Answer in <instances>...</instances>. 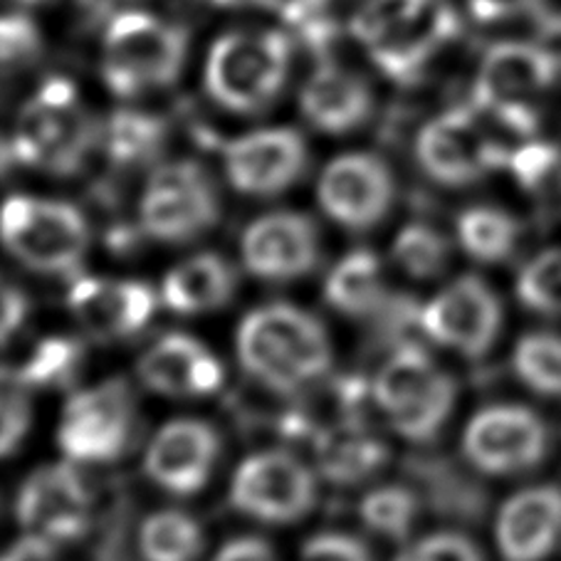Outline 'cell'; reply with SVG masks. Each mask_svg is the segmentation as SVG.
<instances>
[{"label": "cell", "instance_id": "obj_1", "mask_svg": "<svg viewBox=\"0 0 561 561\" xmlns=\"http://www.w3.org/2000/svg\"><path fill=\"white\" fill-rule=\"evenodd\" d=\"M236 352L250 379L283 396L305 391L332 366V342L322 322L287 302L253 309L238 327Z\"/></svg>", "mask_w": 561, "mask_h": 561}, {"label": "cell", "instance_id": "obj_2", "mask_svg": "<svg viewBox=\"0 0 561 561\" xmlns=\"http://www.w3.org/2000/svg\"><path fill=\"white\" fill-rule=\"evenodd\" d=\"M352 33L374 65L396 82H411L460 33L450 0H366Z\"/></svg>", "mask_w": 561, "mask_h": 561}, {"label": "cell", "instance_id": "obj_3", "mask_svg": "<svg viewBox=\"0 0 561 561\" xmlns=\"http://www.w3.org/2000/svg\"><path fill=\"white\" fill-rule=\"evenodd\" d=\"M371 393L401 438L433 443L456 409L458 386L423 346L405 342L376 371Z\"/></svg>", "mask_w": 561, "mask_h": 561}, {"label": "cell", "instance_id": "obj_4", "mask_svg": "<svg viewBox=\"0 0 561 561\" xmlns=\"http://www.w3.org/2000/svg\"><path fill=\"white\" fill-rule=\"evenodd\" d=\"M96 141V127L75 84L47 80L18 117L13 151L25 167L72 176L84 167Z\"/></svg>", "mask_w": 561, "mask_h": 561}, {"label": "cell", "instance_id": "obj_5", "mask_svg": "<svg viewBox=\"0 0 561 561\" xmlns=\"http://www.w3.org/2000/svg\"><path fill=\"white\" fill-rule=\"evenodd\" d=\"M289 53L293 45L277 31L222 35L208 55L206 90L228 112H263L285 90Z\"/></svg>", "mask_w": 561, "mask_h": 561}, {"label": "cell", "instance_id": "obj_6", "mask_svg": "<svg viewBox=\"0 0 561 561\" xmlns=\"http://www.w3.org/2000/svg\"><path fill=\"white\" fill-rule=\"evenodd\" d=\"M188 55L183 27L129 11L114 18L102 43V75L112 92L137 96L179 80Z\"/></svg>", "mask_w": 561, "mask_h": 561}, {"label": "cell", "instance_id": "obj_7", "mask_svg": "<svg viewBox=\"0 0 561 561\" xmlns=\"http://www.w3.org/2000/svg\"><path fill=\"white\" fill-rule=\"evenodd\" d=\"M0 243L43 275H75L90 250V226L72 203L11 196L0 206Z\"/></svg>", "mask_w": 561, "mask_h": 561}, {"label": "cell", "instance_id": "obj_8", "mask_svg": "<svg viewBox=\"0 0 561 561\" xmlns=\"http://www.w3.org/2000/svg\"><path fill=\"white\" fill-rule=\"evenodd\" d=\"M137 428V403L124 381L112 379L77 391L65 403L57 445L70 462L102 466L127 453Z\"/></svg>", "mask_w": 561, "mask_h": 561}, {"label": "cell", "instance_id": "obj_9", "mask_svg": "<svg viewBox=\"0 0 561 561\" xmlns=\"http://www.w3.org/2000/svg\"><path fill=\"white\" fill-rule=\"evenodd\" d=\"M220 198L206 169L193 161L163 163L151 173L139 203V220L159 243H191L216 226Z\"/></svg>", "mask_w": 561, "mask_h": 561}, {"label": "cell", "instance_id": "obj_10", "mask_svg": "<svg viewBox=\"0 0 561 561\" xmlns=\"http://www.w3.org/2000/svg\"><path fill=\"white\" fill-rule=\"evenodd\" d=\"M314 502V472L287 450L253 453L230 482V505L265 525H295L312 512Z\"/></svg>", "mask_w": 561, "mask_h": 561}, {"label": "cell", "instance_id": "obj_11", "mask_svg": "<svg viewBox=\"0 0 561 561\" xmlns=\"http://www.w3.org/2000/svg\"><path fill=\"white\" fill-rule=\"evenodd\" d=\"M549 428L537 411L495 403L472 415L462 433V456L485 476L510 478L541 466L549 453Z\"/></svg>", "mask_w": 561, "mask_h": 561}, {"label": "cell", "instance_id": "obj_12", "mask_svg": "<svg viewBox=\"0 0 561 561\" xmlns=\"http://www.w3.org/2000/svg\"><path fill=\"white\" fill-rule=\"evenodd\" d=\"M421 332L445 350L480 359L502 332L500 297L485 279L462 275L423 305Z\"/></svg>", "mask_w": 561, "mask_h": 561}, {"label": "cell", "instance_id": "obj_13", "mask_svg": "<svg viewBox=\"0 0 561 561\" xmlns=\"http://www.w3.org/2000/svg\"><path fill=\"white\" fill-rule=\"evenodd\" d=\"M15 515L27 537L47 545L82 539L92 525V492L70 460L35 470L18 492Z\"/></svg>", "mask_w": 561, "mask_h": 561}, {"label": "cell", "instance_id": "obj_14", "mask_svg": "<svg viewBox=\"0 0 561 561\" xmlns=\"http://www.w3.org/2000/svg\"><path fill=\"white\" fill-rule=\"evenodd\" d=\"M319 206L350 230H369L389 216L396 201V179L374 153H344L322 171L317 183Z\"/></svg>", "mask_w": 561, "mask_h": 561}, {"label": "cell", "instance_id": "obj_15", "mask_svg": "<svg viewBox=\"0 0 561 561\" xmlns=\"http://www.w3.org/2000/svg\"><path fill=\"white\" fill-rule=\"evenodd\" d=\"M240 255L250 275L265 283H293L314 273L322 260L317 222L295 210H275L248 226Z\"/></svg>", "mask_w": 561, "mask_h": 561}, {"label": "cell", "instance_id": "obj_16", "mask_svg": "<svg viewBox=\"0 0 561 561\" xmlns=\"http://www.w3.org/2000/svg\"><path fill=\"white\" fill-rule=\"evenodd\" d=\"M415 153L421 169L440 186H470L492 169H500L495 149L470 104L425 124L415 141Z\"/></svg>", "mask_w": 561, "mask_h": 561}, {"label": "cell", "instance_id": "obj_17", "mask_svg": "<svg viewBox=\"0 0 561 561\" xmlns=\"http://www.w3.org/2000/svg\"><path fill=\"white\" fill-rule=\"evenodd\" d=\"M307 144L295 129H257L238 137L226 149V176L245 196H279L305 176Z\"/></svg>", "mask_w": 561, "mask_h": 561}, {"label": "cell", "instance_id": "obj_18", "mask_svg": "<svg viewBox=\"0 0 561 561\" xmlns=\"http://www.w3.org/2000/svg\"><path fill=\"white\" fill-rule=\"evenodd\" d=\"M70 312L96 342L131 340L157 314L159 295L137 279L80 277L67 293Z\"/></svg>", "mask_w": 561, "mask_h": 561}, {"label": "cell", "instance_id": "obj_19", "mask_svg": "<svg viewBox=\"0 0 561 561\" xmlns=\"http://www.w3.org/2000/svg\"><path fill=\"white\" fill-rule=\"evenodd\" d=\"M220 448V435L210 423L196 419L171 421L153 435L144 458V472L169 495H196L216 470Z\"/></svg>", "mask_w": 561, "mask_h": 561}, {"label": "cell", "instance_id": "obj_20", "mask_svg": "<svg viewBox=\"0 0 561 561\" xmlns=\"http://www.w3.org/2000/svg\"><path fill=\"white\" fill-rule=\"evenodd\" d=\"M141 383L169 399H203L226 381V369L216 354L196 336L173 332L144 352L137 364Z\"/></svg>", "mask_w": 561, "mask_h": 561}, {"label": "cell", "instance_id": "obj_21", "mask_svg": "<svg viewBox=\"0 0 561 561\" xmlns=\"http://www.w3.org/2000/svg\"><path fill=\"white\" fill-rule=\"evenodd\" d=\"M505 561H545L561 547V488L531 485L505 500L495 519Z\"/></svg>", "mask_w": 561, "mask_h": 561}, {"label": "cell", "instance_id": "obj_22", "mask_svg": "<svg viewBox=\"0 0 561 561\" xmlns=\"http://www.w3.org/2000/svg\"><path fill=\"white\" fill-rule=\"evenodd\" d=\"M559 75V60L529 43H500L482 57L472 100L529 104L547 92Z\"/></svg>", "mask_w": 561, "mask_h": 561}, {"label": "cell", "instance_id": "obj_23", "mask_svg": "<svg viewBox=\"0 0 561 561\" xmlns=\"http://www.w3.org/2000/svg\"><path fill=\"white\" fill-rule=\"evenodd\" d=\"M299 110L314 129L346 134L371 117L374 94L362 75L340 65H319L299 92Z\"/></svg>", "mask_w": 561, "mask_h": 561}, {"label": "cell", "instance_id": "obj_24", "mask_svg": "<svg viewBox=\"0 0 561 561\" xmlns=\"http://www.w3.org/2000/svg\"><path fill=\"white\" fill-rule=\"evenodd\" d=\"M238 273L226 257L198 253L183 260L163 277L161 302L176 314H206L236 297Z\"/></svg>", "mask_w": 561, "mask_h": 561}, {"label": "cell", "instance_id": "obj_25", "mask_svg": "<svg viewBox=\"0 0 561 561\" xmlns=\"http://www.w3.org/2000/svg\"><path fill=\"white\" fill-rule=\"evenodd\" d=\"M329 307L346 317H374L383 307L389 293L383 285L381 260L371 250H352L332 267L324 283Z\"/></svg>", "mask_w": 561, "mask_h": 561}, {"label": "cell", "instance_id": "obj_26", "mask_svg": "<svg viewBox=\"0 0 561 561\" xmlns=\"http://www.w3.org/2000/svg\"><path fill=\"white\" fill-rule=\"evenodd\" d=\"M389 450L354 423L329 431L319 443V470L332 482H359L379 470Z\"/></svg>", "mask_w": 561, "mask_h": 561}, {"label": "cell", "instance_id": "obj_27", "mask_svg": "<svg viewBox=\"0 0 561 561\" xmlns=\"http://www.w3.org/2000/svg\"><path fill=\"white\" fill-rule=\"evenodd\" d=\"M458 243L478 263L495 265L515 255L522 226L507 210L495 206H472L456 222Z\"/></svg>", "mask_w": 561, "mask_h": 561}, {"label": "cell", "instance_id": "obj_28", "mask_svg": "<svg viewBox=\"0 0 561 561\" xmlns=\"http://www.w3.org/2000/svg\"><path fill=\"white\" fill-rule=\"evenodd\" d=\"M206 535L196 517L181 510L153 512L139 529V549L147 561H198Z\"/></svg>", "mask_w": 561, "mask_h": 561}, {"label": "cell", "instance_id": "obj_29", "mask_svg": "<svg viewBox=\"0 0 561 561\" xmlns=\"http://www.w3.org/2000/svg\"><path fill=\"white\" fill-rule=\"evenodd\" d=\"M512 369L529 391L561 399V334L529 332L512 352Z\"/></svg>", "mask_w": 561, "mask_h": 561}, {"label": "cell", "instance_id": "obj_30", "mask_svg": "<svg viewBox=\"0 0 561 561\" xmlns=\"http://www.w3.org/2000/svg\"><path fill=\"white\" fill-rule=\"evenodd\" d=\"M391 255L403 273L415 279H431L448 267L450 243L428 222H411L396 236Z\"/></svg>", "mask_w": 561, "mask_h": 561}, {"label": "cell", "instance_id": "obj_31", "mask_svg": "<svg viewBox=\"0 0 561 561\" xmlns=\"http://www.w3.org/2000/svg\"><path fill=\"white\" fill-rule=\"evenodd\" d=\"M421 512V500L411 488L383 485L362 500L359 515L364 525L381 537L401 541L409 537Z\"/></svg>", "mask_w": 561, "mask_h": 561}, {"label": "cell", "instance_id": "obj_32", "mask_svg": "<svg viewBox=\"0 0 561 561\" xmlns=\"http://www.w3.org/2000/svg\"><path fill=\"white\" fill-rule=\"evenodd\" d=\"M84 362V346L67 336H50L35 346L23 366V376L33 389H62L70 386Z\"/></svg>", "mask_w": 561, "mask_h": 561}, {"label": "cell", "instance_id": "obj_33", "mask_svg": "<svg viewBox=\"0 0 561 561\" xmlns=\"http://www.w3.org/2000/svg\"><path fill=\"white\" fill-rule=\"evenodd\" d=\"M163 127L161 122L139 112H119L110 122L106 131V151L117 163H134L149 161L153 153L161 149Z\"/></svg>", "mask_w": 561, "mask_h": 561}, {"label": "cell", "instance_id": "obj_34", "mask_svg": "<svg viewBox=\"0 0 561 561\" xmlns=\"http://www.w3.org/2000/svg\"><path fill=\"white\" fill-rule=\"evenodd\" d=\"M33 386L21 369L0 366V458L15 453L31 431Z\"/></svg>", "mask_w": 561, "mask_h": 561}, {"label": "cell", "instance_id": "obj_35", "mask_svg": "<svg viewBox=\"0 0 561 561\" xmlns=\"http://www.w3.org/2000/svg\"><path fill=\"white\" fill-rule=\"evenodd\" d=\"M517 297L531 312L561 317V248L545 250L522 267Z\"/></svg>", "mask_w": 561, "mask_h": 561}, {"label": "cell", "instance_id": "obj_36", "mask_svg": "<svg viewBox=\"0 0 561 561\" xmlns=\"http://www.w3.org/2000/svg\"><path fill=\"white\" fill-rule=\"evenodd\" d=\"M393 561H485L480 547L460 531H433L405 547Z\"/></svg>", "mask_w": 561, "mask_h": 561}, {"label": "cell", "instance_id": "obj_37", "mask_svg": "<svg viewBox=\"0 0 561 561\" xmlns=\"http://www.w3.org/2000/svg\"><path fill=\"white\" fill-rule=\"evenodd\" d=\"M43 41L35 23L25 15H0V67L31 62Z\"/></svg>", "mask_w": 561, "mask_h": 561}, {"label": "cell", "instance_id": "obj_38", "mask_svg": "<svg viewBox=\"0 0 561 561\" xmlns=\"http://www.w3.org/2000/svg\"><path fill=\"white\" fill-rule=\"evenodd\" d=\"M299 561H374V554L362 539L344 531H322L305 541Z\"/></svg>", "mask_w": 561, "mask_h": 561}, {"label": "cell", "instance_id": "obj_39", "mask_svg": "<svg viewBox=\"0 0 561 561\" xmlns=\"http://www.w3.org/2000/svg\"><path fill=\"white\" fill-rule=\"evenodd\" d=\"M559 151L551 144L531 141L525 149H519L510 161V171L525 188H539L551 176V171L559 167Z\"/></svg>", "mask_w": 561, "mask_h": 561}, {"label": "cell", "instance_id": "obj_40", "mask_svg": "<svg viewBox=\"0 0 561 561\" xmlns=\"http://www.w3.org/2000/svg\"><path fill=\"white\" fill-rule=\"evenodd\" d=\"M27 317V297L21 287L0 277V346L18 334Z\"/></svg>", "mask_w": 561, "mask_h": 561}, {"label": "cell", "instance_id": "obj_41", "mask_svg": "<svg viewBox=\"0 0 561 561\" xmlns=\"http://www.w3.org/2000/svg\"><path fill=\"white\" fill-rule=\"evenodd\" d=\"M539 0H468V8L478 23H500L510 21L519 13L537 8Z\"/></svg>", "mask_w": 561, "mask_h": 561}, {"label": "cell", "instance_id": "obj_42", "mask_svg": "<svg viewBox=\"0 0 561 561\" xmlns=\"http://www.w3.org/2000/svg\"><path fill=\"white\" fill-rule=\"evenodd\" d=\"M213 561H279L275 549L267 545L265 539L257 537H240L228 541Z\"/></svg>", "mask_w": 561, "mask_h": 561}, {"label": "cell", "instance_id": "obj_43", "mask_svg": "<svg viewBox=\"0 0 561 561\" xmlns=\"http://www.w3.org/2000/svg\"><path fill=\"white\" fill-rule=\"evenodd\" d=\"M55 554V547L47 545L43 539H35V537H27L21 541V545H15L13 549H8L0 561H53Z\"/></svg>", "mask_w": 561, "mask_h": 561}, {"label": "cell", "instance_id": "obj_44", "mask_svg": "<svg viewBox=\"0 0 561 561\" xmlns=\"http://www.w3.org/2000/svg\"><path fill=\"white\" fill-rule=\"evenodd\" d=\"M218 8H230V11H245V8H260V11H275L279 0H210Z\"/></svg>", "mask_w": 561, "mask_h": 561}, {"label": "cell", "instance_id": "obj_45", "mask_svg": "<svg viewBox=\"0 0 561 561\" xmlns=\"http://www.w3.org/2000/svg\"><path fill=\"white\" fill-rule=\"evenodd\" d=\"M11 159H15V151H13V144L11 147H5L3 141H0V171H3L8 163H11Z\"/></svg>", "mask_w": 561, "mask_h": 561}, {"label": "cell", "instance_id": "obj_46", "mask_svg": "<svg viewBox=\"0 0 561 561\" xmlns=\"http://www.w3.org/2000/svg\"><path fill=\"white\" fill-rule=\"evenodd\" d=\"M21 3H31V5H45V3H55V0H21Z\"/></svg>", "mask_w": 561, "mask_h": 561}]
</instances>
